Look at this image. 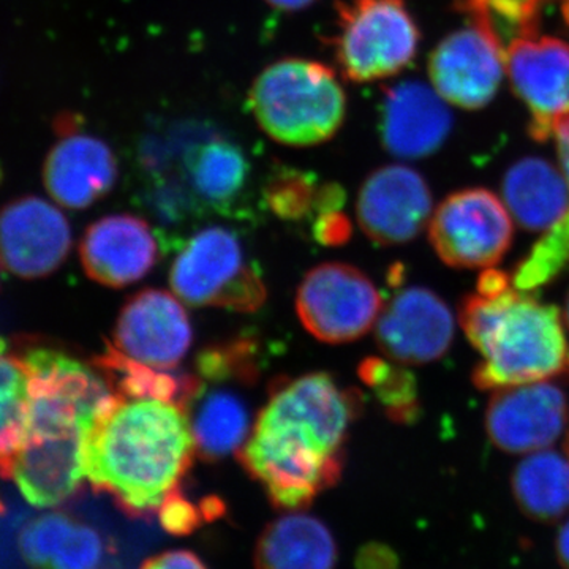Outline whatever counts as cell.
<instances>
[{
    "mask_svg": "<svg viewBox=\"0 0 569 569\" xmlns=\"http://www.w3.org/2000/svg\"><path fill=\"white\" fill-rule=\"evenodd\" d=\"M140 569H208L197 553L190 550H168L146 560Z\"/></svg>",
    "mask_w": 569,
    "mask_h": 569,
    "instance_id": "cell-36",
    "label": "cell"
},
{
    "mask_svg": "<svg viewBox=\"0 0 569 569\" xmlns=\"http://www.w3.org/2000/svg\"><path fill=\"white\" fill-rule=\"evenodd\" d=\"M505 67L512 91L530 112V137L550 140L569 110L568 41L539 36L518 40L505 52Z\"/></svg>",
    "mask_w": 569,
    "mask_h": 569,
    "instance_id": "cell-11",
    "label": "cell"
},
{
    "mask_svg": "<svg viewBox=\"0 0 569 569\" xmlns=\"http://www.w3.org/2000/svg\"><path fill=\"white\" fill-rule=\"evenodd\" d=\"M0 512H2V501H0Z\"/></svg>",
    "mask_w": 569,
    "mask_h": 569,
    "instance_id": "cell-42",
    "label": "cell"
},
{
    "mask_svg": "<svg viewBox=\"0 0 569 569\" xmlns=\"http://www.w3.org/2000/svg\"><path fill=\"white\" fill-rule=\"evenodd\" d=\"M157 512L164 531L176 537L192 535L206 522L203 503H192L181 488L174 489L164 498Z\"/></svg>",
    "mask_w": 569,
    "mask_h": 569,
    "instance_id": "cell-33",
    "label": "cell"
},
{
    "mask_svg": "<svg viewBox=\"0 0 569 569\" xmlns=\"http://www.w3.org/2000/svg\"><path fill=\"white\" fill-rule=\"evenodd\" d=\"M31 411L28 367L0 339V477L9 479L11 463L24 438Z\"/></svg>",
    "mask_w": 569,
    "mask_h": 569,
    "instance_id": "cell-27",
    "label": "cell"
},
{
    "mask_svg": "<svg viewBox=\"0 0 569 569\" xmlns=\"http://www.w3.org/2000/svg\"><path fill=\"white\" fill-rule=\"evenodd\" d=\"M421 32L407 0H337L329 40L340 73L351 82L396 77L418 54Z\"/></svg>",
    "mask_w": 569,
    "mask_h": 569,
    "instance_id": "cell-7",
    "label": "cell"
},
{
    "mask_svg": "<svg viewBox=\"0 0 569 569\" xmlns=\"http://www.w3.org/2000/svg\"><path fill=\"white\" fill-rule=\"evenodd\" d=\"M163 252L159 231L141 217L118 213L97 220L80 244L82 268L89 279L108 288L140 282Z\"/></svg>",
    "mask_w": 569,
    "mask_h": 569,
    "instance_id": "cell-17",
    "label": "cell"
},
{
    "mask_svg": "<svg viewBox=\"0 0 569 569\" xmlns=\"http://www.w3.org/2000/svg\"><path fill=\"white\" fill-rule=\"evenodd\" d=\"M452 116L440 93L421 81L387 88L380 104L381 144L399 159L432 156L448 140Z\"/></svg>",
    "mask_w": 569,
    "mask_h": 569,
    "instance_id": "cell-18",
    "label": "cell"
},
{
    "mask_svg": "<svg viewBox=\"0 0 569 569\" xmlns=\"http://www.w3.org/2000/svg\"><path fill=\"white\" fill-rule=\"evenodd\" d=\"M247 104L271 140L293 148L331 140L347 118V93L336 70L302 58L266 67L254 78Z\"/></svg>",
    "mask_w": 569,
    "mask_h": 569,
    "instance_id": "cell-4",
    "label": "cell"
},
{
    "mask_svg": "<svg viewBox=\"0 0 569 569\" xmlns=\"http://www.w3.org/2000/svg\"><path fill=\"white\" fill-rule=\"evenodd\" d=\"M253 337L239 336L204 348L194 361V376L201 381H231L252 388L260 380L263 356Z\"/></svg>",
    "mask_w": 569,
    "mask_h": 569,
    "instance_id": "cell-31",
    "label": "cell"
},
{
    "mask_svg": "<svg viewBox=\"0 0 569 569\" xmlns=\"http://www.w3.org/2000/svg\"><path fill=\"white\" fill-rule=\"evenodd\" d=\"M194 455L181 408L112 395L86 438V478L127 516L146 519L179 488Z\"/></svg>",
    "mask_w": 569,
    "mask_h": 569,
    "instance_id": "cell-2",
    "label": "cell"
},
{
    "mask_svg": "<svg viewBox=\"0 0 569 569\" xmlns=\"http://www.w3.org/2000/svg\"><path fill=\"white\" fill-rule=\"evenodd\" d=\"M550 2L553 0H452V7L507 52L516 41L538 36Z\"/></svg>",
    "mask_w": 569,
    "mask_h": 569,
    "instance_id": "cell-28",
    "label": "cell"
},
{
    "mask_svg": "<svg viewBox=\"0 0 569 569\" xmlns=\"http://www.w3.org/2000/svg\"><path fill=\"white\" fill-rule=\"evenodd\" d=\"M455 317L447 302L425 287L396 291L378 318L377 346L402 365H429L448 353Z\"/></svg>",
    "mask_w": 569,
    "mask_h": 569,
    "instance_id": "cell-15",
    "label": "cell"
},
{
    "mask_svg": "<svg viewBox=\"0 0 569 569\" xmlns=\"http://www.w3.org/2000/svg\"><path fill=\"white\" fill-rule=\"evenodd\" d=\"M553 138L559 151L560 170L569 183V110L557 121Z\"/></svg>",
    "mask_w": 569,
    "mask_h": 569,
    "instance_id": "cell-37",
    "label": "cell"
},
{
    "mask_svg": "<svg viewBox=\"0 0 569 569\" xmlns=\"http://www.w3.org/2000/svg\"><path fill=\"white\" fill-rule=\"evenodd\" d=\"M264 2L274 10L283 11V13H298V11L312 7L318 0H264Z\"/></svg>",
    "mask_w": 569,
    "mask_h": 569,
    "instance_id": "cell-38",
    "label": "cell"
},
{
    "mask_svg": "<svg viewBox=\"0 0 569 569\" xmlns=\"http://www.w3.org/2000/svg\"><path fill=\"white\" fill-rule=\"evenodd\" d=\"M22 557L36 569H104L107 542L93 527L63 512L31 520L21 531Z\"/></svg>",
    "mask_w": 569,
    "mask_h": 569,
    "instance_id": "cell-21",
    "label": "cell"
},
{
    "mask_svg": "<svg viewBox=\"0 0 569 569\" xmlns=\"http://www.w3.org/2000/svg\"><path fill=\"white\" fill-rule=\"evenodd\" d=\"M459 320L481 356L471 376L481 391L549 380L567 370L560 310L516 288L507 272H482L477 293L460 305Z\"/></svg>",
    "mask_w": 569,
    "mask_h": 569,
    "instance_id": "cell-3",
    "label": "cell"
},
{
    "mask_svg": "<svg viewBox=\"0 0 569 569\" xmlns=\"http://www.w3.org/2000/svg\"><path fill=\"white\" fill-rule=\"evenodd\" d=\"M561 18H563L565 26L569 29V0H561Z\"/></svg>",
    "mask_w": 569,
    "mask_h": 569,
    "instance_id": "cell-40",
    "label": "cell"
},
{
    "mask_svg": "<svg viewBox=\"0 0 569 569\" xmlns=\"http://www.w3.org/2000/svg\"><path fill=\"white\" fill-rule=\"evenodd\" d=\"M323 183L312 171L274 164L266 176L261 203L266 211L288 223L313 222Z\"/></svg>",
    "mask_w": 569,
    "mask_h": 569,
    "instance_id": "cell-29",
    "label": "cell"
},
{
    "mask_svg": "<svg viewBox=\"0 0 569 569\" xmlns=\"http://www.w3.org/2000/svg\"><path fill=\"white\" fill-rule=\"evenodd\" d=\"M112 346L142 365L178 369L193 342V328L181 302L162 290L133 295L119 313Z\"/></svg>",
    "mask_w": 569,
    "mask_h": 569,
    "instance_id": "cell-16",
    "label": "cell"
},
{
    "mask_svg": "<svg viewBox=\"0 0 569 569\" xmlns=\"http://www.w3.org/2000/svg\"><path fill=\"white\" fill-rule=\"evenodd\" d=\"M383 298L356 266L325 263L307 272L296 295L299 320L320 342H355L376 325Z\"/></svg>",
    "mask_w": 569,
    "mask_h": 569,
    "instance_id": "cell-8",
    "label": "cell"
},
{
    "mask_svg": "<svg viewBox=\"0 0 569 569\" xmlns=\"http://www.w3.org/2000/svg\"><path fill=\"white\" fill-rule=\"evenodd\" d=\"M427 70L445 102L462 110H481L492 102L507 73L505 50L488 32L468 24L437 44Z\"/></svg>",
    "mask_w": 569,
    "mask_h": 569,
    "instance_id": "cell-12",
    "label": "cell"
},
{
    "mask_svg": "<svg viewBox=\"0 0 569 569\" xmlns=\"http://www.w3.org/2000/svg\"><path fill=\"white\" fill-rule=\"evenodd\" d=\"M313 241L325 247H339L347 244L353 234V224L343 211L321 213L312 223Z\"/></svg>",
    "mask_w": 569,
    "mask_h": 569,
    "instance_id": "cell-34",
    "label": "cell"
},
{
    "mask_svg": "<svg viewBox=\"0 0 569 569\" xmlns=\"http://www.w3.org/2000/svg\"><path fill=\"white\" fill-rule=\"evenodd\" d=\"M569 266V212L546 231L512 274V283L522 291H537L559 279Z\"/></svg>",
    "mask_w": 569,
    "mask_h": 569,
    "instance_id": "cell-32",
    "label": "cell"
},
{
    "mask_svg": "<svg viewBox=\"0 0 569 569\" xmlns=\"http://www.w3.org/2000/svg\"><path fill=\"white\" fill-rule=\"evenodd\" d=\"M331 530L305 512L283 516L266 527L254 548L257 569H335Z\"/></svg>",
    "mask_w": 569,
    "mask_h": 569,
    "instance_id": "cell-24",
    "label": "cell"
},
{
    "mask_svg": "<svg viewBox=\"0 0 569 569\" xmlns=\"http://www.w3.org/2000/svg\"><path fill=\"white\" fill-rule=\"evenodd\" d=\"M69 220L40 197H21L0 209V263L22 279L50 276L69 257Z\"/></svg>",
    "mask_w": 569,
    "mask_h": 569,
    "instance_id": "cell-14",
    "label": "cell"
},
{
    "mask_svg": "<svg viewBox=\"0 0 569 569\" xmlns=\"http://www.w3.org/2000/svg\"><path fill=\"white\" fill-rule=\"evenodd\" d=\"M362 406L361 392L326 372L276 381L252 436L238 451L239 462L272 496L291 500L335 488Z\"/></svg>",
    "mask_w": 569,
    "mask_h": 569,
    "instance_id": "cell-1",
    "label": "cell"
},
{
    "mask_svg": "<svg viewBox=\"0 0 569 569\" xmlns=\"http://www.w3.org/2000/svg\"><path fill=\"white\" fill-rule=\"evenodd\" d=\"M567 370H568V372H569V359H568V369H567Z\"/></svg>",
    "mask_w": 569,
    "mask_h": 569,
    "instance_id": "cell-43",
    "label": "cell"
},
{
    "mask_svg": "<svg viewBox=\"0 0 569 569\" xmlns=\"http://www.w3.org/2000/svg\"><path fill=\"white\" fill-rule=\"evenodd\" d=\"M230 383L200 380V389L186 411L198 456L208 462L238 455L252 427L249 403L234 388H228Z\"/></svg>",
    "mask_w": 569,
    "mask_h": 569,
    "instance_id": "cell-22",
    "label": "cell"
},
{
    "mask_svg": "<svg viewBox=\"0 0 569 569\" xmlns=\"http://www.w3.org/2000/svg\"><path fill=\"white\" fill-rule=\"evenodd\" d=\"M358 376L372 389L391 421L413 425L421 417L418 380L406 367L372 356L359 365Z\"/></svg>",
    "mask_w": 569,
    "mask_h": 569,
    "instance_id": "cell-30",
    "label": "cell"
},
{
    "mask_svg": "<svg viewBox=\"0 0 569 569\" xmlns=\"http://www.w3.org/2000/svg\"><path fill=\"white\" fill-rule=\"evenodd\" d=\"M174 295L190 307L253 313L268 299L264 272L233 230L209 227L182 242L170 269Z\"/></svg>",
    "mask_w": 569,
    "mask_h": 569,
    "instance_id": "cell-6",
    "label": "cell"
},
{
    "mask_svg": "<svg viewBox=\"0 0 569 569\" xmlns=\"http://www.w3.org/2000/svg\"><path fill=\"white\" fill-rule=\"evenodd\" d=\"M511 213L488 189L449 194L429 222V238L451 268L481 269L500 263L512 244Z\"/></svg>",
    "mask_w": 569,
    "mask_h": 569,
    "instance_id": "cell-9",
    "label": "cell"
},
{
    "mask_svg": "<svg viewBox=\"0 0 569 569\" xmlns=\"http://www.w3.org/2000/svg\"><path fill=\"white\" fill-rule=\"evenodd\" d=\"M93 415L67 397L31 389V411L9 479L33 507H59L86 478V438Z\"/></svg>",
    "mask_w": 569,
    "mask_h": 569,
    "instance_id": "cell-5",
    "label": "cell"
},
{
    "mask_svg": "<svg viewBox=\"0 0 569 569\" xmlns=\"http://www.w3.org/2000/svg\"><path fill=\"white\" fill-rule=\"evenodd\" d=\"M187 187L198 213L247 217L242 208L252 178V164L241 146L211 140L194 146L183 160Z\"/></svg>",
    "mask_w": 569,
    "mask_h": 569,
    "instance_id": "cell-20",
    "label": "cell"
},
{
    "mask_svg": "<svg viewBox=\"0 0 569 569\" xmlns=\"http://www.w3.org/2000/svg\"><path fill=\"white\" fill-rule=\"evenodd\" d=\"M509 213L529 231H548L569 212V183L563 171L539 157L511 164L501 182Z\"/></svg>",
    "mask_w": 569,
    "mask_h": 569,
    "instance_id": "cell-23",
    "label": "cell"
},
{
    "mask_svg": "<svg viewBox=\"0 0 569 569\" xmlns=\"http://www.w3.org/2000/svg\"><path fill=\"white\" fill-rule=\"evenodd\" d=\"M557 557H559L560 567L569 569V520L561 527L557 537Z\"/></svg>",
    "mask_w": 569,
    "mask_h": 569,
    "instance_id": "cell-39",
    "label": "cell"
},
{
    "mask_svg": "<svg viewBox=\"0 0 569 569\" xmlns=\"http://www.w3.org/2000/svg\"><path fill=\"white\" fill-rule=\"evenodd\" d=\"M0 264H2V263H0Z\"/></svg>",
    "mask_w": 569,
    "mask_h": 569,
    "instance_id": "cell-44",
    "label": "cell"
},
{
    "mask_svg": "<svg viewBox=\"0 0 569 569\" xmlns=\"http://www.w3.org/2000/svg\"><path fill=\"white\" fill-rule=\"evenodd\" d=\"M356 568L358 569H399V560L395 550L387 545L370 542L365 548L359 549L356 557Z\"/></svg>",
    "mask_w": 569,
    "mask_h": 569,
    "instance_id": "cell-35",
    "label": "cell"
},
{
    "mask_svg": "<svg viewBox=\"0 0 569 569\" xmlns=\"http://www.w3.org/2000/svg\"><path fill=\"white\" fill-rule=\"evenodd\" d=\"M512 496L520 511L538 522H556L569 512V458L537 451L516 467Z\"/></svg>",
    "mask_w": 569,
    "mask_h": 569,
    "instance_id": "cell-26",
    "label": "cell"
},
{
    "mask_svg": "<svg viewBox=\"0 0 569 569\" xmlns=\"http://www.w3.org/2000/svg\"><path fill=\"white\" fill-rule=\"evenodd\" d=\"M565 318H567V323L569 326V293L567 298V312H565Z\"/></svg>",
    "mask_w": 569,
    "mask_h": 569,
    "instance_id": "cell-41",
    "label": "cell"
},
{
    "mask_svg": "<svg viewBox=\"0 0 569 569\" xmlns=\"http://www.w3.org/2000/svg\"><path fill=\"white\" fill-rule=\"evenodd\" d=\"M93 366L103 373L112 395L129 399H157L173 403L186 413L200 389V378L178 369H159L134 361L111 342L102 353L93 356Z\"/></svg>",
    "mask_w": 569,
    "mask_h": 569,
    "instance_id": "cell-25",
    "label": "cell"
},
{
    "mask_svg": "<svg viewBox=\"0 0 569 569\" xmlns=\"http://www.w3.org/2000/svg\"><path fill=\"white\" fill-rule=\"evenodd\" d=\"M432 193L426 179L406 164L378 168L359 189L356 217L377 246L413 241L430 219Z\"/></svg>",
    "mask_w": 569,
    "mask_h": 569,
    "instance_id": "cell-13",
    "label": "cell"
},
{
    "mask_svg": "<svg viewBox=\"0 0 569 569\" xmlns=\"http://www.w3.org/2000/svg\"><path fill=\"white\" fill-rule=\"evenodd\" d=\"M493 392L486 410V432L501 451H542L567 430L568 396L559 385L542 380Z\"/></svg>",
    "mask_w": 569,
    "mask_h": 569,
    "instance_id": "cell-10",
    "label": "cell"
},
{
    "mask_svg": "<svg viewBox=\"0 0 569 569\" xmlns=\"http://www.w3.org/2000/svg\"><path fill=\"white\" fill-rule=\"evenodd\" d=\"M119 164L107 142L91 134H63L48 152L43 183L56 203L86 209L111 192Z\"/></svg>",
    "mask_w": 569,
    "mask_h": 569,
    "instance_id": "cell-19",
    "label": "cell"
}]
</instances>
